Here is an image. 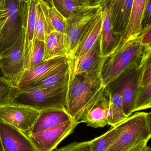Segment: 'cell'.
<instances>
[{
    "label": "cell",
    "instance_id": "28",
    "mask_svg": "<svg viewBox=\"0 0 151 151\" xmlns=\"http://www.w3.org/2000/svg\"><path fill=\"white\" fill-rule=\"evenodd\" d=\"M151 107V83L137 89L134 104L133 113L149 109Z\"/></svg>",
    "mask_w": 151,
    "mask_h": 151
},
{
    "label": "cell",
    "instance_id": "29",
    "mask_svg": "<svg viewBox=\"0 0 151 151\" xmlns=\"http://www.w3.org/2000/svg\"><path fill=\"white\" fill-rule=\"evenodd\" d=\"M52 2L53 6L66 19L73 12L89 6L76 0H52Z\"/></svg>",
    "mask_w": 151,
    "mask_h": 151
},
{
    "label": "cell",
    "instance_id": "32",
    "mask_svg": "<svg viewBox=\"0 0 151 151\" xmlns=\"http://www.w3.org/2000/svg\"><path fill=\"white\" fill-rule=\"evenodd\" d=\"M90 141L74 142L54 151H92L89 146Z\"/></svg>",
    "mask_w": 151,
    "mask_h": 151
},
{
    "label": "cell",
    "instance_id": "9",
    "mask_svg": "<svg viewBox=\"0 0 151 151\" xmlns=\"http://www.w3.org/2000/svg\"><path fill=\"white\" fill-rule=\"evenodd\" d=\"M0 70L4 77L18 88L25 71L22 34L14 44L1 56Z\"/></svg>",
    "mask_w": 151,
    "mask_h": 151
},
{
    "label": "cell",
    "instance_id": "23",
    "mask_svg": "<svg viewBox=\"0 0 151 151\" xmlns=\"http://www.w3.org/2000/svg\"><path fill=\"white\" fill-rule=\"evenodd\" d=\"M150 0H134L132 12L124 41L136 36L142 30L143 15Z\"/></svg>",
    "mask_w": 151,
    "mask_h": 151
},
{
    "label": "cell",
    "instance_id": "5",
    "mask_svg": "<svg viewBox=\"0 0 151 151\" xmlns=\"http://www.w3.org/2000/svg\"><path fill=\"white\" fill-rule=\"evenodd\" d=\"M102 12L100 5L87 6L72 13L66 19L64 36L67 56L72 54L84 32Z\"/></svg>",
    "mask_w": 151,
    "mask_h": 151
},
{
    "label": "cell",
    "instance_id": "21",
    "mask_svg": "<svg viewBox=\"0 0 151 151\" xmlns=\"http://www.w3.org/2000/svg\"><path fill=\"white\" fill-rule=\"evenodd\" d=\"M133 1L134 0H121L112 21L113 31L121 38L122 43L124 41L129 23Z\"/></svg>",
    "mask_w": 151,
    "mask_h": 151
},
{
    "label": "cell",
    "instance_id": "20",
    "mask_svg": "<svg viewBox=\"0 0 151 151\" xmlns=\"http://www.w3.org/2000/svg\"><path fill=\"white\" fill-rule=\"evenodd\" d=\"M110 95L111 127H115L128 117L124 113L121 91L117 83L112 81L105 86Z\"/></svg>",
    "mask_w": 151,
    "mask_h": 151
},
{
    "label": "cell",
    "instance_id": "43",
    "mask_svg": "<svg viewBox=\"0 0 151 151\" xmlns=\"http://www.w3.org/2000/svg\"><path fill=\"white\" fill-rule=\"evenodd\" d=\"M144 151H151V148L149 146H148V148Z\"/></svg>",
    "mask_w": 151,
    "mask_h": 151
},
{
    "label": "cell",
    "instance_id": "27",
    "mask_svg": "<svg viewBox=\"0 0 151 151\" xmlns=\"http://www.w3.org/2000/svg\"><path fill=\"white\" fill-rule=\"evenodd\" d=\"M20 91L4 76H0V106L13 104Z\"/></svg>",
    "mask_w": 151,
    "mask_h": 151
},
{
    "label": "cell",
    "instance_id": "34",
    "mask_svg": "<svg viewBox=\"0 0 151 151\" xmlns=\"http://www.w3.org/2000/svg\"><path fill=\"white\" fill-rule=\"evenodd\" d=\"M151 0L148 1L144 10L142 21V30L151 25Z\"/></svg>",
    "mask_w": 151,
    "mask_h": 151
},
{
    "label": "cell",
    "instance_id": "8",
    "mask_svg": "<svg viewBox=\"0 0 151 151\" xmlns=\"http://www.w3.org/2000/svg\"><path fill=\"white\" fill-rule=\"evenodd\" d=\"M40 111L25 106H0V120L29 136Z\"/></svg>",
    "mask_w": 151,
    "mask_h": 151
},
{
    "label": "cell",
    "instance_id": "2",
    "mask_svg": "<svg viewBox=\"0 0 151 151\" xmlns=\"http://www.w3.org/2000/svg\"><path fill=\"white\" fill-rule=\"evenodd\" d=\"M100 68L87 73L76 74L69 81L66 110L74 122L85 105L103 86Z\"/></svg>",
    "mask_w": 151,
    "mask_h": 151
},
{
    "label": "cell",
    "instance_id": "19",
    "mask_svg": "<svg viewBox=\"0 0 151 151\" xmlns=\"http://www.w3.org/2000/svg\"><path fill=\"white\" fill-rule=\"evenodd\" d=\"M102 13L84 32L72 54L68 57L78 58L84 55L95 44L101 33Z\"/></svg>",
    "mask_w": 151,
    "mask_h": 151
},
{
    "label": "cell",
    "instance_id": "39",
    "mask_svg": "<svg viewBox=\"0 0 151 151\" xmlns=\"http://www.w3.org/2000/svg\"><path fill=\"white\" fill-rule=\"evenodd\" d=\"M6 4L7 0H0V16L6 9Z\"/></svg>",
    "mask_w": 151,
    "mask_h": 151
},
{
    "label": "cell",
    "instance_id": "1",
    "mask_svg": "<svg viewBox=\"0 0 151 151\" xmlns=\"http://www.w3.org/2000/svg\"><path fill=\"white\" fill-rule=\"evenodd\" d=\"M150 55L151 46L142 45L137 35L123 42L104 57L100 70L103 86H106L126 70L142 66Z\"/></svg>",
    "mask_w": 151,
    "mask_h": 151
},
{
    "label": "cell",
    "instance_id": "10",
    "mask_svg": "<svg viewBox=\"0 0 151 151\" xmlns=\"http://www.w3.org/2000/svg\"><path fill=\"white\" fill-rule=\"evenodd\" d=\"M79 122L70 121L39 134L28 136L37 151H53L65 138L73 132Z\"/></svg>",
    "mask_w": 151,
    "mask_h": 151
},
{
    "label": "cell",
    "instance_id": "37",
    "mask_svg": "<svg viewBox=\"0 0 151 151\" xmlns=\"http://www.w3.org/2000/svg\"><path fill=\"white\" fill-rule=\"evenodd\" d=\"M106 0H87L89 5L90 6L100 5L102 7Z\"/></svg>",
    "mask_w": 151,
    "mask_h": 151
},
{
    "label": "cell",
    "instance_id": "17",
    "mask_svg": "<svg viewBox=\"0 0 151 151\" xmlns=\"http://www.w3.org/2000/svg\"><path fill=\"white\" fill-rule=\"evenodd\" d=\"M70 121L73 120L66 109L53 108L41 111L31 135L39 134Z\"/></svg>",
    "mask_w": 151,
    "mask_h": 151
},
{
    "label": "cell",
    "instance_id": "24",
    "mask_svg": "<svg viewBox=\"0 0 151 151\" xmlns=\"http://www.w3.org/2000/svg\"><path fill=\"white\" fill-rule=\"evenodd\" d=\"M124 127V121L101 136L90 141L89 146L92 151H107L118 139Z\"/></svg>",
    "mask_w": 151,
    "mask_h": 151
},
{
    "label": "cell",
    "instance_id": "38",
    "mask_svg": "<svg viewBox=\"0 0 151 151\" xmlns=\"http://www.w3.org/2000/svg\"><path fill=\"white\" fill-rule=\"evenodd\" d=\"M37 1L40 3L43 4L49 8L54 7L52 0H37Z\"/></svg>",
    "mask_w": 151,
    "mask_h": 151
},
{
    "label": "cell",
    "instance_id": "7",
    "mask_svg": "<svg viewBox=\"0 0 151 151\" xmlns=\"http://www.w3.org/2000/svg\"><path fill=\"white\" fill-rule=\"evenodd\" d=\"M19 2L7 0L6 8L0 16V57L22 34Z\"/></svg>",
    "mask_w": 151,
    "mask_h": 151
},
{
    "label": "cell",
    "instance_id": "14",
    "mask_svg": "<svg viewBox=\"0 0 151 151\" xmlns=\"http://www.w3.org/2000/svg\"><path fill=\"white\" fill-rule=\"evenodd\" d=\"M0 138L3 151H37L27 135L1 120Z\"/></svg>",
    "mask_w": 151,
    "mask_h": 151
},
{
    "label": "cell",
    "instance_id": "4",
    "mask_svg": "<svg viewBox=\"0 0 151 151\" xmlns=\"http://www.w3.org/2000/svg\"><path fill=\"white\" fill-rule=\"evenodd\" d=\"M151 113L139 112L124 121L118 139L107 151H128L137 145L148 142L151 137Z\"/></svg>",
    "mask_w": 151,
    "mask_h": 151
},
{
    "label": "cell",
    "instance_id": "36",
    "mask_svg": "<svg viewBox=\"0 0 151 151\" xmlns=\"http://www.w3.org/2000/svg\"><path fill=\"white\" fill-rule=\"evenodd\" d=\"M120 1L121 0H111V9L112 21L114 17L117 7H118L119 3Z\"/></svg>",
    "mask_w": 151,
    "mask_h": 151
},
{
    "label": "cell",
    "instance_id": "22",
    "mask_svg": "<svg viewBox=\"0 0 151 151\" xmlns=\"http://www.w3.org/2000/svg\"><path fill=\"white\" fill-rule=\"evenodd\" d=\"M44 42L43 61L58 57L67 56L64 34L56 31L51 32L48 35Z\"/></svg>",
    "mask_w": 151,
    "mask_h": 151
},
{
    "label": "cell",
    "instance_id": "26",
    "mask_svg": "<svg viewBox=\"0 0 151 151\" xmlns=\"http://www.w3.org/2000/svg\"><path fill=\"white\" fill-rule=\"evenodd\" d=\"M52 32L46 20L42 8L38 2L36 7L34 40H37L44 42L48 35Z\"/></svg>",
    "mask_w": 151,
    "mask_h": 151
},
{
    "label": "cell",
    "instance_id": "6",
    "mask_svg": "<svg viewBox=\"0 0 151 151\" xmlns=\"http://www.w3.org/2000/svg\"><path fill=\"white\" fill-rule=\"evenodd\" d=\"M110 107L109 92L105 87L102 86L82 109L76 122L95 128L111 125Z\"/></svg>",
    "mask_w": 151,
    "mask_h": 151
},
{
    "label": "cell",
    "instance_id": "16",
    "mask_svg": "<svg viewBox=\"0 0 151 151\" xmlns=\"http://www.w3.org/2000/svg\"><path fill=\"white\" fill-rule=\"evenodd\" d=\"M68 59V56L58 57L43 61L31 69L25 70L19 82L18 88L20 89L33 84Z\"/></svg>",
    "mask_w": 151,
    "mask_h": 151
},
{
    "label": "cell",
    "instance_id": "13",
    "mask_svg": "<svg viewBox=\"0 0 151 151\" xmlns=\"http://www.w3.org/2000/svg\"><path fill=\"white\" fill-rule=\"evenodd\" d=\"M101 33L92 47L81 57L69 58V79L76 74L89 73L101 67L104 57L102 56Z\"/></svg>",
    "mask_w": 151,
    "mask_h": 151
},
{
    "label": "cell",
    "instance_id": "25",
    "mask_svg": "<svg viewBox=\"0 0 151 151\" xmlns=\"http://www.w3.org/2000/svg\"><path fill=\"white\" fill-rule=\"evenodd\" d=\"M40 4L49 26L51 30L53 32L56 31L64 34L65 29L66 19L65 18L55 7L49 8L43 4Z\"/></svg>",
    "mask_w": 151,
    "mask_h": 151
},
{
    "label": "cell",
    "instance_id": "42",
    "mask_svg": "<svg viewBox=\"0 0 151 151\" xmlns=\"http://www.w3.org/2000/svg\"><path fill=\"white\" fill-rule=\"evenodd\" d=\"M18 2H27L29 1V0H16Z\"/></svg>",
    "mask_w": 151,
    "mask_h": 151
},
{
    "label": "cell",
    "instance_id": "31",
    "mask_svg": "<svg viewBox=\"0 0 151 151\" xmlns=\"http://www.w3.org/2000/svg\"><path fill=\"white\" fill-rule=\"evenodd\" d=\"M151 83V55L144 60L140 68L138 85L144 87Z\"/></svg>",
    "mask_w": 151,
    "mask_h": 151
},
{
    "label": "cell",
    "instance_id": "18",
    "mask_svg": "<svg viewBox=\"0 0 151 151\" xmlns=\"http://www.w3.org/2000/svg\"><path fill=\"white\" fill-rule=\"evenodd\" d=\"M69 65L68 59L40 81L28 87L20 89V90L49 88L69 82Z\"/></svg>",
    "mask_w": 151,
    "mask_h": 151
},
{
    "label": "cell",
    "instance_id": "30",
    "mask_svg": "<svg viewBox=\"0 0 151 151\" xmlns=\"http://www.w3.org/2000/svg\"><path fill=\"white\" fill-rule=\"evenodd\" d=\"M44 53V42L37 40H34L29 58L28 66L26 70L31 69L43 62Z\"/></svg>",
    "mask_w": 151,
    "mask_h": 151
},
{
    "label": "cell",
    "instance_id": "12",
    "mask_svg": "<svg viewBox=\"0 0 151 151\" xmlns=\"http://www.w3.org/2000/svg\"><path fill=\"white\" fill-rule=\"evenodd\" d=\"M141 67L135 66L127 69L113 81L121 91L123 111L127 117L133 114L134 100L139 87L138 80Z\"/></svg>",
    "mask_w": 151,
    "mask_h": 151
},
{
    "label": "cell",
    "instance_id": "41",
    "mask_svg": "<svg viewBox=\"0 0 151 151\" xmlns=\"http://www.w3.org/2000/svg\"><path fill=\"white\" fill-rule=\"evenodd\" d=\"M0 151H3L2 146L1 142V138H0Z\"/></svg>",
    "mask_w": 151,
    "mask_h": 151
},
{
    "label": "cell",
    "instance_id": "35",
    "mask_svg": "<svg viewBox=\"0 0 151 151\" xmlns=\"http://www.w3.org/2000/svg\"><path fill=\"white\" fill-rule=\"evenodd\" d=\"M147 142H143L137 145L128 151H144L148 147Z\"/></svg>",
    "mask_w": 151,
    "mask_h": 151
},
{
    "label": "cell",
    "instance_id": "3",
    "mask_svg": "<svg viewBox=\"0 0 151 151\" xmlns=\"http://www.w3.org/2000/svg\"><path fill=\"white\" fill-rule=\"evenodd\" d=\"M68 83L49 88L21 91L13 104L28 106L40 111L53 108L66 109Z\"/></svg>",
    "mask_w": 151,
    "mask_h": 151
},
{
    "label": "cell",
    "instance_id": "11",
    "mask_svg": "<svg viewBox=\"0 0 151 151\" xmlns=\"http://www.w3.org/2000/svg\"><path fill=\"white\" fill-rule=\"evenodd\" d=\"M37 0L19 2V14L22 23L23 40V61L25 70L27 69L34 42L35 23Z\"/></svg>",
    "mask_w": 151,
    "mask_h": 151
},
{
    "label": "cell",
    "instance_id": "33",
    "mask_svg": "<svg viewBox=\"0 0 151 151\" xmlns=\"http://www.w3.org/2000/svg\"><path fill=\"white\" fill-rule=\"evenodd\" d=\"M137 36L144 46H151V25L142 29Z\"/></svg>",
    "mask_w": 151,
    "mask_h": 151
},
{
    "label": "cell",
    "instance_id": "44",
    "mask_svg": "<svg viewBox=\"0 0 151 151\" xmlns=\"http://www.w3.org/2000/svg\"><path fill=\"white\" fill-rule=\"evenodd\" d=\"M0 76H3L2 73L1 71V70H0Z\"/></svg>",
    "mask_w": 151,
    "mask_h": 151
},
{
    "label": "cell",
    "instance_id": "15",
    "mask_svg": "<svg viewBox=\"0 0 151 151\" xmlns=\"http://www.w3.org/2000/svg\"><path fill=\"white\" fill-rule=\"evenodd\" d=\"M111 7V0H106L102 6L101 48L103 57L111 54L122 43L121 38L113 31Z\"/></svg>",
    "mask_w": 151,
    "mask_h": 151
},
{
    "label": "cell",
    "instance_id": "40",
    "mask_svg": "<svg viewBox=\"0 0 151 151\" xmlns=\"http://www.w3.org/2000/svg\"><path fill=\"white\" fill-rule=\"evenodd\" d=\"M76 1H79L80 2L83 3L87 4V0H76Z\"/></svg>",
    "mask_w": 151,
    "mask_h": 151
}]
</instances>
